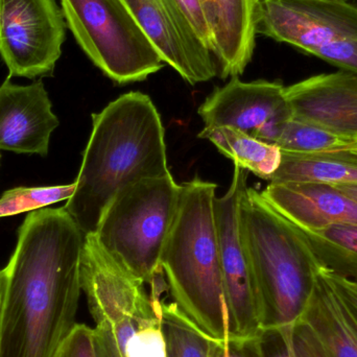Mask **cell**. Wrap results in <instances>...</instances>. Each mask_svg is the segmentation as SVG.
<instances>
[{
  "mask_svg": "<svg viewBox=\"0 0 357 357\" xmlns=\"http://www.w3.org/2000/svg\"><path fill=\"white\" fill-rule=\"evenodd\" d=\"M85 235L64 206L29 212L6 271L0 357H54L77 325Z\"/></svg>",
  "mask_w": 357,
  "mask_h": 357,
  "instance_id": "1",
  "label": "cell"
},
{
  "mask_svg": "<svg viewBox=\"0 0 357 357\" xmlns=\"http://www.w3.org/2000/svg\"><path fill=\"white\" fill-rule=\"evenodd\" d=\"M169 174L160 114L150 96L129 92L92 114L75 191L64 208L84 235L94 234L117 193L138 181Z\"/></svg>",
  "mask_w": 357,
  "mask_h": 357,
  "instance_id": "2",
  "label": "cell"
},
{
  "mask_svg": "<svg viewBox=\"0 0 357 357\" xmlns=\"http://www.w3.org/2000/svg\"><path fill=\"white\" fill-rule=\"evenodd\" d=\"M216 185L199 178L181 184L177 214L161 254L172 300L206 335H230L216 230Z\"/></svg>",
  "mask_w": 357,
  "mask_h": 357,
  "instance_id": "3",
  "label": "cell"
},
{
  "mask_svg": "<svg viewBox=\"0 0 357 357\" xmlns=\"http://www.w3.org/2000/svg\"><path fill=\"white\" fill-rule=\"evenodd\" d=\"M262 331L291 328L305 310L320 260L298 227L248 186L239 208Z\"/></svg>",
  "mask_w": 357,
  "mask_h": 357,
  "instance_id": "4",
  "label": "cell"
},
{
  "mask_svg": "<svg viewBox=\"0 0 357 357\" xmlns=\"http://www.w3.org/2000/svg\"><path fill=\"white\" fill-rule=\"evenodd\" d=\"M180 192L172 174L133 183L109 204L93 234L111 257L146 284L162 271L161 254Z\"/></svg>",
  "mask_w": 357,
  "mask_h": 357,
  "instance_id": "5",
  "label": "cell"
},
{
  "mask_svg": "<svg viewBox=\"0 0 357 357\" xmlns=\"http://www.w3.org/2000/svg\"><path fill=\"white\" fill-rule=\"evenodd\" d=\"M67 27L88 58L119 84L144 81L165 61L123 0H61Z\"/></svg>",
  "mask_w": 357,
  "mask_h": 357,
  "instance_id": "6",
  "label": "cell"
},
{
  "mask_svg": "<svg viewBox=\"0 0 357 357\" xmlns=\"http://www.w3.org/2000/svg\"><path fill=\"white\" fill-rule=\"evenodd\" d=\"M256 33L357 75V4L350 0H256Z\"/></svg>",
  "mask_w": 357,
  "mask_h": 357,
  "instance_id": "7",
  "label": "cell"
},
{
  "mask_svg": "<svg viewBox=\"0 0 357 357\" xmlns=\"http://www.w3.org/2000/svg\"><path fill=\"white\" fill-rule=\"evenodd\" d=\"M82 291L96 325L112 327L121 351L137 329L160 322L146 283L111 257L93 234L85 235L81 259Z\"/></svg>",
  "mask_w": 357,
  "mask_h": 357,
  "instance_id": "8",
  "label": "cell"
},
{
  "mask_svg": "<svg viewBox=\"0 0 357 357\" xmlns=\"http://www.w3.org/2000/svg\"><path fill=\"white\" fill-rule=\"evenodd\" d=\"M66 26L56 0H0V56L10 77L52 75Z\"/></svg>",
  "mask_w": 357,
  "mask_h": 357,
  "instance_id": "9",
  "label": "cell"
},
{
  "mask_svg": "<svg viewBox=\"0 0 357 357\" xmlns=\"http://www.w3.org/2000/svg\"><path fill=\"white\" fill-rule=\"evenodd\" d=\"M247 177V171L234 165L230 188L214 201L222 284L229 314V337L236 339H255L262 333L257 287L239 220L241 197L248 188Z\"/></svg>",
  "mask_w": 357,
  "mask_h": 357,
  "instance_id": "10",
  "label": "cell"
},
{
  "mask_svg": "<svg viewBox=\"0 0 357 357\" xmlns=\"http://www.w3.org/2000/svg\"><path fill=\"white\" fill-rule=\"evenodd\" d=\"M204 128L228 127L274 144L281 126L291 117L285 86L279 82H241L231 77L199 108Z\"/></svg>",
  "mask_w": 357,
  "mask_h": 357,
  "instance_id": "11",
  "label": "cell"
},
{
  "mask_svg": "<svg viewBox=\"0 0 357 357\" xmlns=\"http://www.w3.org/2000/svg\"><path fill=\"white\" fill-rule=\"evenodd\" d=\"M163 61L191 85L218 75L215 56L178 0H123Z\"/></svg>",
  "mask_w": 357,
  "mask_h": 357,
  "instance_id": "12",
  "label": "cell"
},
{
  "mask_svg": "<svg viewBox=\"0 0 357 357\" xmlns=\"http://www.w3.org/2000/svg\"><path fill=\"white\" fill-rule=\"evenodd\" d=\"M60 121L43 82L18 85L6 77L0 86V151L47 156Z\"/></svg>",
  "mask_w": 357,
  "mask_h": 357,
  "instance_id": "13",
  "label": "cell"
},
{
  "mask_svg": "<svg viewBox=\"0 0 357 357\" xmlns=\"http://www.w3.org/2000/svg\"><path fill=\"white\" fill-rule=\"evenodd\" d=\"M291 116L340 137L357 140V75L340 70L285 87Z\"/></svg>",
  "mask_w": 357,
  "mask_h": 357,
  "instance_id": "14",
  "label": "cell"
},
{
  "mask_svg": "<svg viewBox=\"0 0 357 357\" xmlns=\"http://www.w3.org/2000/svg\"><path fill=\"white\" fill-rule=\"evenodd\" d=\"M262 197L304 231L333 225L357 226V202L335 185L320 182H271Z\"/></svg>",
  "mask_w": 357,
  "mask_h": 357,
  "instance_id": "15",
  "label": "cell"
},
{
  "mask_svg": "<svg viewBox=\"0 0 357 357\" xmlns=\"http://www.w3.org/2000/svg\"><path fill=\"white\" fill-rule=\"evenodd\" d=\"M222 79L238 77L255 48V0H199Z\"/></svg>",
  "mask_w": 357,
  "mask_h": 357,
  "instance_id": "16",
  "label": "cell"
},
{
  "mask_svg": "<svg viewBox=\"0 0 357 357\" xmlns=\"http://www.w3.org/2000/svg\"><path fill=\"white\" fill-rule=\"evenodd\" d=\"M321 261L305 310L322 337L329 357H357V314L323 274Z\"/></svg>",
  "mask_w": 357,
  "mask_h": 357,
  "instance_id": "17",
  "label": "cell"
},
{
  "mask_svg": "<svg viewBox=\"0 0 357 357\" xmlns=\"http://www.w3.org/2000/svg\"><path fill=\"white\" fill-rule=\"evenodd\" d=\"M270 182H320L357 186V150L299 156L282 153L278 171Z\"/></svg>",
  "mask_w": 357,
  "mask_h": 357,
  "instance_id": "18",
  "label": "cell"
},
{
  "mask_svg": "<svg viewBox=\"0 0 357 357\" xmlns=\"http://www.w3.org/2000/svg\"><path fill=\"white\" fill-rule=\"evenodd\" d=\"M199 137L211 142L234 165L264 180L271 181L282 161L278 146L233 128H204Z\"/></svg>",
  "mask_w": 357,
  "mask_h": 357,
  "instance_id": "19",
  "label": "cell"
},
{
  "mask_svg": "<svg viewBox=\"0 0 357 357\" xmlns=\"http://www.w3.org/2000/svg\"><path fill=\"white\" fill-rule=\"evenodd\" d=\"M301 232L323 264L340 274L357 280L356 225H333L322 230H301Z\"/></svg>",
  "mask_w": 357,
  "mask_h": 357,
  "instance_id": "20",
  "label": "cell"
},
{
  "mask_svg": "<svg viewBox=\"0 0 357 357\" xmlns=\"http://www.w3.org/2000/svg\"><path fill=\"white\" fill-rule=\"evenodd\" d=\"M167 285L160 294V314L167 357H209L218 341L199 331L175 302L167 301Z\"/></svg>",
  "mask_w": 357,
  "mask_h": 357,
  "instance_id": "21",
  "label": "cell"
},
{
  "mask_svg": "<svg viewBox=\"0 0 357 357\" xmlns=\"http://www.w3.org/2000/svg\"><path fill=\"white\" fill-rule=\"evenodd\" d=\"M356 142L291 116L279 130L275 146L285 154L312 156L351 149Z\"/></svg>",
  "mask_w": 357,
  "mask_h": 357,
  "instance_id": "22",
  "label": "cell"
},
{
  "mask_svg": "<svg viewBox=\"0 0 357 357\" xmlns=\"http://www.w3.org/2000/svg\"><path fill=\"white\" fill-rule=\"evenodd\" d=\"M75 191V182L42 187H16L0 197V218L43 209L52 204L68 201Z\"/></svg>",
  "mask_w": 357,
  "mask_h": 357,
  "instance_id": "23",
  "label": "cell"
},
{
  "mask_svg": "<svg viewBox=\"0 0 357 357\" xmlns=\"http://www.w3.org/2000/svg\"><path fill=\"white\" fill-rule=\"evenodd\" d=\"M121 354L123 357H167L161 321L137 329L128 340Z\"/></svg>",
  "mask_w": 357,
  "mask_h": 357,
  "instance_id": "24",
  "label": "cell"
},
{
  "mask_svg": "<svg viewBox=\"0 0 357 357\" xmlns=\"http://www.w3.org/2000/svg\"><path fill=\"white\" fill-rule=\"evenodd\" d=\"M54 357H98L94 343V329L77 324Z\"/></svg>",
  "mask_w": 357,
  "mask_h": 357,
  "instance_id": "25",
  "label": "cell"
},
{
  "mask_svg": "<svg viewBox=\"0 0 357 357\" xmlns=\"http://www.w3.org/2000/svg\"><path fill=\"white\" fill-rule=\"evenodd\" d=\"M259 345L262 357H295L284 335L277 329L262 331Z\"/></svg>",
  "mask_w": 357,
  "mask_h": 357,
  "instance_id": "26",
  "label": "cell"
},
{
  "mask_svg": "<svg viewBox=\"0 0 357 357\" xmlns=\"http://www.w3.org/2000/svg\"><path fill=\"white\" fill-rule=\"evenodd\" d=\"M93 329L98 357H123L111 325L102 323Z\"/></svg>",
  "mask_w": 357,
  "mask_h": 357,
  "instance_id": "27",
  "label": "cell"
},
{
  "mask_svg": "<svg viewBox=\"0 0 357 357\" xmlns=\"http://www.w3.org/2000/svg\"><path fill=\"white\" fill-rule=\"evenodd\" d=\"M178 3L182 6L184 12L188 16L189 20L192 23L197 33L202 38L204 42L207 44L208 47L211 50L213 43H212V35L208 26L207 21L204 16L203 10H202L199 0H178Z\"/></svg>",
  "mask_w": 357,
  "mask_h": 357,
  "instance_id": "28",
  "label": "cell"
},
{
  "mask_svg": "<svg viewBox=\"0 0 357 357\" xmlns=\"http://www.w3.org/2000/svg\"><path fill=\"white\" fill-rule=\"evenodd\" d=\"M320 268L323 274L343 294L348 303L352 306L357 314V280L331 270L322 262L320 264Z\"/></svg>",
  "mask_w": 357,
  "mask_h": 357,
  "instance_id": "29",
  "label": "cell"
},
{
  "mask_svg": "<svg viewBox=\"0 0 357 357\" xmlns=\"http://www.w3.org/2000/svg\"><path fill=\"white\" fill-rule=\"evenodd\" d=\"M222 357H262L259 337H255V339L229 337L225 343Z\"/></svg>",
  "mask_w": 357,
  "mask_h": 357,
  "instance_id": "30",
  "label": "cell"
},
{
  "mask_svg": "<svg viewBox=\"0 0 357 357\" xmlns=\"http://www.w3.org/2000/svg\"><path fill=\"white\" fill-rule=\"evenodd\" d=\"M340 190L343 191L348 197L354 199L357 202V186H352V185H335Z\"/></svg>",
  "mask_w": 357,
  "mask_h": 357,
  "instance_id": "31",
  "label": "cell"
},
{
  "mask_svg": "<svg viewBox=\"0 0 357 357\" xmlns=\"http://www.w3.org/2000/svg\"><path fill=\"white\" fill-rule=\"evenodd\" d=\"M4 289H6V271L0 270V318H1L2 301H3Z\"/></svg>",
  "mask_w": 357,
  "mask_h": 357,
  "instance_id": "32",
  "label": "cell"
},
{
  "mask_svg": "<svg viewBox=\"0 0 357 357\" xmlns=\"http://www.w3.org/2000/svg\"><path fill=\"white\" fill-rule=\"evenodd\" d=\"M226 343V342H225ZM225 343H220V342H216L214 344L213 348H212L211 354L209 357H222L224 354Z\"/></svg>",
  "mask_w": 357,
  "mask_h": 357,
  "instance_id": "33",
  "label": "cell"
},
{
  "mask_svg": "<svg viewBox=\"0 0 357 357\" xmlns=\"http://www.w3.org/2000/svg\"><path fill=\"white\" fill-rule=\"evenodd\" d=\"M351 149H356V150H357V140L356 142V144H354V146H352Z\"/></svg>",
  "mask_w": 357,
  "mask_h": 357,
  "instance_id": "34",
  "label": "cell"
},
{
  "mask_svg": "<svg viewBox=\"0 0 357 357\" xmlns=\"http://www.w3.org/2000/svg\"><path fill=\"white\" fill-rule=\"evenodd\" d=\"M354 3H356V4H357V0H356V2H354Z\"/></svg>",
  "mask_w": 357,
  "mask_h": 357,
  "instance_id": "35",
  "label": "cell"
},
{
  "mask_svg": "<svg viewBox=\"0 0 357 357\" xmlns=\"http://www.w3.org/2000/svg\"><path fill=\"white\" fill-rule=\"evenodd\" d=\"M255 2H256V0H255Z\"/></svg>",
  "mask_w": 357,
  "mask_h": 357,
  "instance_id": "36",
  "label": "cell"
}]
</instances>
